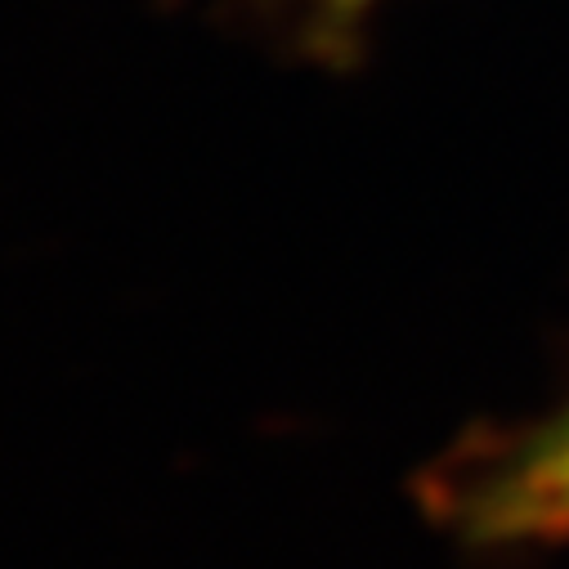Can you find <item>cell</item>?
I'll return each instance as SVG.
<instances>
[{
	"label": "cell",
	"instance_id": "1",
	"mask_svg": "<svg viewBox=\"0 0 569 569\" xmlns=\"http://www.w3.org/2000/svg\"><path fill=\"white\" fill-rule=\"evenodd\" d=\"M431 516L476 551L569 542V395L547 412L453 449L431 485Z\"/></svg>",
	"mask_w": 569,
	"mask_h": 569
},
{
	"label": "cell",
	"instance_id": "2",
	"mask_svg": "<svg viewBox=\"0 0 569 569\" xmlns=\"http://www.w3.org/2000/svg\"><path fill=\"white\" fill-rule=\"evenodd\" d=\"M368 6V0H332V23H355V14Z\"/></svg>",
	"mask_w": 569,
	"mask_h": 569
}]
</instances>
